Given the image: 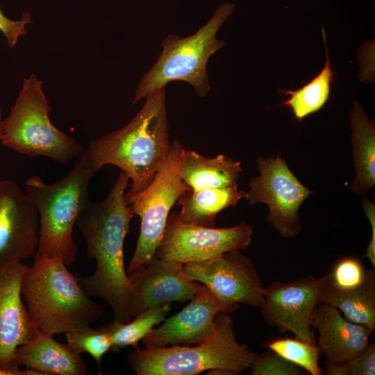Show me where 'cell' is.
<instances>
[{"mask_svg":"<svg viewBox=\"0 0 375 375\" xmlns=\"http://www.w3.org/2000/svg\"><path fill=\"white\" fill-rule=\"evenodd\" d=\"M67 344L76 352L88 353L100 365L102 357L111 351L112 341L106 325L96 328L85 326L65 333Z\"/></svg>","mask_w":375,"mask_h":375,"instance_id":"26","label":"cell"},{"mask_svg":"<svg viewBox=\"0 0 375 375\" xmlns=\"http://www.w3.org/2000/svg\"><path fill=\"white\" fill-rule=\"evenodd\" d=\"M365 274L366 270L359 259L347 256L336 262L329 275L336 286L350 289L358 286L363 281Z\"/></svg>","mask_w":375,"mask_h":375,"instance_id":"27","label":"cell"},{"mask_svg":"<svg viewBox=\"0 0 375 375\" xmlns=\"http://www.w3.org/2000/svg\"><path fill=\"white\" fill-rule=\"evenodd\" d=\"M128 276L131 285V319L156 306L190 300L201 286L185 276L183 264L156 256Z\"/></svg>","mask_w":375,"mask_h":375,"instance_id":"15","label":"cell"},{"mask_svg":"<svg viewBox=\"0 0 375 375\" xmlns=\"http://www.w3.org/2000/svg\"><path fill=\"white\" fill-rule=\"evenodd\" d=\"M320 303L335 308L349 320L375 330V271L366 270L363 281L357 287L342 289L323 276Z\"/></svg>","mask_w":375,"mask_h":375,"instance_id":"19","label":"cell"},{"mask_svg":"<svg viewBox=\"0 0 375 375\" xmlns=\"http://www.w3.org/2000/svg\"><path fill=\"white\" fill-rule=\"evenodd\" d=\"M323 41L326 50V62L321 72L312 80L298 90H286L279 88V93L290 95L281 105L291 110L294 119L301 122L306 117L322 109L331 94L334 72L331 67L324 29Z\"/></svg>","mask_w":375,"mask_h":375,"instance_id":"23","label":"cell"},{"mask_svg":"<svg viewBox=\"0 0 375 375\" xmlns=\"http://www.w3.org/2000/svg\"><path fill=\"white\" fill-rule=\"evenodd\" d=\"M185 276L206 285L219 300L259 307L265 287L251 258L240 251L217 258L183 264Z\"/></svg>","mask_w":375,"mask_h":375,"instance_id":"12","label":"cell"},{"mask_svg":"<svg viewBox=\"0 0 375 375\" xmlns=\"http://www.w3.org/2000/svg\"><path fill=\"white\" fill-rule=\"evenodd\" d=\"M256 162L259 175L249 181L245 199L250 204H266V219L271 226L281 236L294 238L302 229L299 209L312 192L301 183L279 153L258 157Z\"/></svg>","mask_w":375,"mask_h":375,"instance_id":"9","label":"cell"},{"mask_svg":"<svg viewBox=\"0 0 375 375\" xmlns=\"http://www.w3.org/2000/svg\"><path fill=\"white\" fill-rule=\"evenodd\" d=\"M212 336L199 344L140 349L128 361L138 375H195L210 370L235 375L249 369L258 354L238 342L228 313L219 312Z\"/></svg>","mask_w":375,"mask_h":375,"instance_id":"5","label":"cell"},{"mask_svg":"<svg viewBox=\"0 0 375 375\" xmlns=\"http://www.w3.org/2000/svg\"><path fill=\"white\" fill-rule=\"evenodd\" d=\"M325 367L328 375H349L347 362L337 363L326 360Z\"/></svg>","mask_w":375,"mask_h":375,"instance_id":"32","label":"cell"},{"mask_svg":"<svg viewBox=\"0 0 375 375\" xmlns=\"http://www.w3.org/2000/svg\"><path fill=\"white\" fill-rule=\"evenodd\" d=\"M26 265L19 260L0 267V367L10 372L16 349L40 331L22 299Z\"/></svg>","mask_w":375,"mask_h":375,"instance_id":"16","label":"cell"},{"mask_svg":"<svg viewBox=\"0 0 375 375\" xmlns=\"http://www.w3.org/2000/svg\"><path fill=\"white\" fill-rule=\"evenodd\" d=\"M81 354L40 331L16 349L11 372L12 375H21L20 366H24L42 375H83L87 374V367Z\"/></svg>","mask_w":375,"mask_h":375,"instance_id":"18","label":"cell"},{"mask_svg":"<svg viewBox=\"0 0 375 375\" xmlns=\"http://www.w3.org/2000/svg\"><path fill=\"white\" fill-rule=\"evenodd\" d=\"M238 306L219 300L206 285L201 284L198 292L179 312L153 328L142 340L146 349L168 345H192L204 342L213 334L215 319L219 312L231 313Z\"/></svg>","mask_w":375,"mask_h":375,"instance_id":"13","label":"cell"},{"mask_svg":"<svg viewBox=\"0 0 375 375\" xmlns=\"http://www.w3.org/2000/svg\"><path fill=\"white\" fill-rule=\"evenodd\" d=\"M246 192L239 190L238 184L222 188H206L189 191L178 201L181 210L178 215L185 223L203 227H214L217 214L235 206Z\"/></svg>","mask_w":375,"mask_h":375,"instance_id":"22","label":"cell"},{"mask_svg":"<svg viewBox=\"0 0 375 375\" xmlns=\"http://www.w3.org/2000/svg\"><path fill=\"white\" fill-rule=\"evenodd\" d=\"M164 86L149 94L128 124L92 140L85 151L96 173L106 165L121 169L131 181L127 195L136 194L151 182L163 164L171 142Z\"/></svg>","mask_w":375,"mask_h":375,"instance_id":"2","label":"cell"},{"mask_svg":"<svg viewBox=\"0 0 375 375\" xmlns=\"http://www.w3.org/2000/svg\"><path fill=\"white\" fill-rule=\"evenodd\" d=\"M318 333L317 346L326 360L346 363L369 343L372 331L347 319L340 310L324 303L316 308L312 322Z\"/></svg>","mask_w":375,"mask_h":375,"instance_id":"17","label":"cell"},{"mask_svg":"<svg viewBox=\"0 0 375 375\" xmlns=\"http://www.w3.org/2000/svg\"><path fill=\"white\" fill-rule=\"evenodd\" d=\"M129 181L121 171L107 197L89 201L76 224L85 240L88 258L96 261L93 274L76 276L90 297L101 298L111 307L114 321L123 323L131 319V285L124 258V239L135 215L125 198Z\"/></svg>","mask_w":375,"mask_h":375,"instance_id":"1","label":"cell"},{"mask_svg":"<svg viewBox=\"0 0 375 375\" xmlns=\"http://www.w3.org/2000/svg\"><path fill=\"white\" fill-rule=\"evenodd\" d=\"M39 228L26 193L13 181L0 180V267L35 255Z\"/></svg>","mask_w":375,"mask_h":375,"instance_id":"14","label":"cell"},{"mask_svg":"<svg viewBox=\"0 0 375 375\" xmlns=\"http://www.w3.org/2000/svg\"><path fill=\"white\" fill-rule=\"evenodd\" d=\"M253 233L244 222L228 228L203 227L183 222L174 212L168 217L155 256L182 264L208 260L246 249Z\"/></svg>","mask_w":375,"mask_h":375,"instance_id":"10","label":"cell"},{"mask_svg":"<svg viewBox=\"0 0 375 375\" xmlns=\"http://www.w3.org/2000/svg\"><path fill=\"white\" fill-rule=\"evenodd\" d=\"M171 309V303L156 306L140 312L126 323L112 321L106 327L111 335V351H119L127 347H138L142 340L156 325L165 320Z\"/></svg>","mask_w":375,"mask_h":375,"instance_id":"24","label":"cell"},{"mask_svg":"<svg viewBox=\"0 0 375 375\" xmlns=\"http://www.w3.org/2000/svg\"><path fill=\"white\" fill-rule=\"evenodd\" d=\"M49 110L42 81L33 74L25 78L9 115L3 119L2 144L24 155L48 157L61 165L78 158L85 149L51 123Z\"/></svg>","mask_w":375,"mask_h":375,"instance_id":"7","label":"cell"},{"mask_svg":"<svg viewBox=\"0 0 375 375\" xmlns=\"http://www.w3.org/2000/svg\"><path fill=\"white\" fill-rule=\"evenodd\" d=\"M21 293L35 326L52 336L89 326L105 312L59 258L35 255L24 269Z\"/></svg>","mask_w":375,"mask_h":375,"instance_id":"3","label":"cell"},{"mask_svg":"<svg viewBox=\"0 0 375 375\" xmlns=\"http://www.w3.org/2000/svg\"><path fill=\"white\" fill-rule=\"evenodd\" d=\"M264 345L311 375H322L324 372L319 365L321 351L317 344H311L296 338H284Z\"/></svg>","mask_w":375,"mask_h":375,"instance_id":"25","label":"cell"},{"mask_svg":"<svg viewBox=\"0 0 375 375\" xmlns=\"http://www.w3.org/2000/svg\"><path fill=\"white\" fill-rule=\"evenodd\" d=\"M30 22L31 20L29 12L23 13L22 17L19 20H12L5 16L0 8V31L10 48L15 46L20 36L26 34V25Z\"/></svg>","mask_w":375,"mask_h":375,"instance_id":"30","label":"cell"},{"mask_svg":"<svg viewBox=\"0 0 375 375\" xmlns=\"http://www.w3.org/2000/svg\"><path fill=\"white\" fill-rule=\"evenodd\" d=\"M362 208L365 214L369 221L372 228L371 240L367 247L365 258L371 262L373 267H375V205L374 202L366 198L362 201Z\"/></svg>","mask_w":375,"mask_h":375,"instance_id":"31","label":"cell"},{"mask_svg":"<svg viewBox=\"0 0 375 375\" xmlns=\"http://www.w3.org/2000/svg\"><path fill=\"white\" fill-rule=\"evenodd\" d=\"M95 172L85 152L71 171L53 183L38 175L25 182V192L39 216V243L35 255L61 258L67 265L76 262L78 248L73 228L89 201L88 186Z\"/></svg>","mask_w":375,"mask_h":375,"instance_id":"4","label":"cell"},{"mask_svg":"<svg viewBox=\"0 0 375 375\" xmlns=\"http://www.w3.org/2000/svg\"><path fill=\"white\" fill-rule=\"evenodd\" d=\"M3 119L2 118V110L0 108V142L1 141L2 135H3Z\"/></svg>","mask_w":375,"mask_h":375,"instance_id":"33","label":"cell"},{"mask_svg":"<svg viewBox=\"0 0 375 375\" xmlns=\"http://www.w3.org/2000/svg\"><path fill=\"white\" fill-rule=\"evenodd\" d=\"M323 276H313L290 282H273L265 288L258 308L265 322L281 332H291L303 342L316 344L312 322L320 303Z\"/></svg>","mask_w":375,"mask_h":375,"instance_id":"11","label":"cell"},{"mask_svg":"<svg viewBox=\"0 0 375 375\" xmlns=\"http://www.w3.org/2000/svg\"><path fill=\"white\" fill-rule=\"evenodd\" d=\"M184 150L178 140L172 142L163 164L147 187L136 194L125 193L128 204L140 218V235L126 269L128 274L155 256L172 208L181 196L192 191L180 174Z\"/></svg>","mask_w":375,"mask_h":375,"instance_id":"8","label":"cell"},{"mask_svg":"<svg viewBox=\"0 0 375 375\" xmlns=\"http://www.w3.org/2000/svg\"><path fill=\"white\" fill-rule=\"evenodd\" d=\"M0 375H12V373L10 370L0 367Z\"/></svg>","mask_w":375,"mask_h":375,"instance_id":"34","label":"cell"},{"mask_svg":"<svg viewBox=\"0 0 375 375\" xmlns=\"http://www.w3.org/2000/svg\"><path fill=\"white\" fill-rule=\"evenodd\" d=\"M349 375L375 374V344L369 343L357 356L347 362Z\"/></svg>","mask_w":375,"mask_h":375,"instance_id":"29","label":"cell"},{"mask_svg":"<svg viewBox=\"0 0 375 375\" xmlns=\"http://www.w3.org/2000/svg\"><path fill=\"white\" fill-rule=\"evenodd\" d=\"M250 368L251 375H301L305 372L271 350L258 355Z\"/></svg>","mask_w":375,"mask_h":375,"instance_id":"28","label":"cell"},{"mask_svg":"<svg viewBox=\"0 0 375 375\" xmlns=\"http://www.w3.org/2000/svg\"><path fill=\"white\" fill-rule=\"evenodd\" d=\"M349 118L356 171L350 188L353 193L363 195L375 185V124L358 101L353 102Z\"/></svg>","mask_w":375,"mask_h":375,"instance_id":"20","label":"cell"},{"mask_svg":"<svg viewBox=\"0 0 375 375\" xmlns=\"http://www.w3.org/2000/svg\"><path fill=\"white\" fill-rule=\"evenodd\" d=\"M233 10V3H223L194 34L188 37L169 35L162 43V51L157 60L140 81L133 103L176 81L188 83L198 97H206L210 90L207 63L212 55L226 45L216 35Z\"/></svg>","mask_w":375,"mask_h":375,"instance_id":"6","label":"cell"},{"mask_svg":"<svg viewBox=\"0 0 375 375\" xmlns=\"http://www.w3.org/2000/svg\"><path fill=\"white\" fill-rule=\"evenodd\" d=\"M241 163L219 154L206 158L193 150L185 149L181 165V177L192 191L222 188L237 185Z\"/></svg>","mask_w":375,"mask_h":375,"instance_id":"21","label":"cell"}]
</instances>
